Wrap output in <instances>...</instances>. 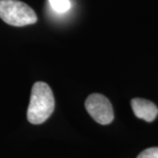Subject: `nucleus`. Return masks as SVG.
<instances>
[{"instance_id":"4","label":"nucleus","mask_w":158,"mask_h":158,"mask_svg":"<svg viewBox=\"0 0 158 158\" xmlns=\"http://www.w3.org/2000/svg\"><path fill=\"white\" fill-rule=\"evenodd\" d=\"M131 106L136 117L147 122H151L157 116L158 108L149 100L139 98H134L131 101Z\"/></svg>"},{"instance_id":"3","label":"nucleus","mask_w":158,"mask_h":158,"mask_svg":"<svg viewBox=\"0 0 158 158\" xmlns=\"http://www.w3.org/2000/svg\"><path fill=\"white\" fill-rule=\"evenodd\" d=\"M85 108L96 122L101 125L110 124L114 118L111 102L99 93L90 94L85 101Z\"/></svg>"},{"instance_id":"6","label":"nucleus","mask_w":158,"mask_h":158,"mask_svg":"<svg viewBox=\"0 0 158 158\" xmlns=\"http://www.w3.org/2000/svg\"><path fill=\"white\" fill-rule=\"evenodd\" d=\"M137 158H158V148H149L137 156Z\"/></svg>"},{"instance_id":"5","label":"nucleus","mask_w":158,"mask_h":158,"mask_svg":"<svg viewBox=\"0 0 158 158\" xmlns=\"http://www.w3.org/2000/svg\"><path fill=\"white\" fill-rule=\"evenodd\" d=\"M52 8L59 13L66 12L70 8L69 0H48Z\"/></svg>"},{"instance_id":"2","label":"nucleus","mask_w":158,"mask_h":158,"mask_svg":"<svg viewBox=\"0 0 158 158\" xmlns=\"http://www.w3.org/2000/svg\"><path fill=\"white\" fill-rule=\"evenodd\" d=\"M0 19L14 27H24L37 21L35 11L19 0H0Z\"/></svg>"},{"instance_id":"1","label":"nucleus","mask_w":158,"mask_h":158,"mask_svg":"<svg viewBox=\"0 0 158 158\" xmlns=\"http://www.w3.org/2000/svg\"><path fill=\"white\" fill-rule=\"evenodd\" d=\"M55 109V98L51 88L44 82L33 85L27 109V119L34 125L41 124L50 117Z\"/></svg>"}]
</instances>
